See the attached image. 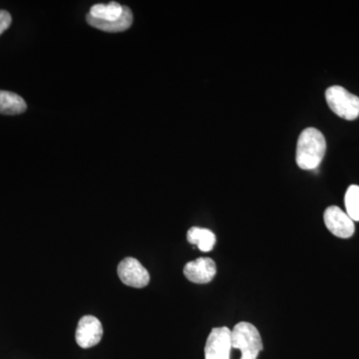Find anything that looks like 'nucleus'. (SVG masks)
I'll return each instance as SVG.
<instances>
[{"label": "nucleus", "mask_w": 359, "mask_h": 359, "mask_svg": "<svg viewBox=\"0 0 359 359\" xmlns=\"http://www.w3.org/2000/svg\"><path fill=\"white\" fill-rule=\"evenodd\" d=\"M327 151V142L320 130L308 128L299 135L297 146V163L302 170L316 169Z\"/></svg>", "instance_id": "nucleus-1"}, {"label": "nucleus", "mask_w": 359, "mask_h": 359, "mask_svg": "<svg viewBox=\"0 0 359 359\" xmlns=\"http://www.w3.org/2000/svg\"><path fill=\"white\" fill-rule=\"evenodd\" d=\"M231 348L241 351L240 359H257L264 349L259 330L250 323H238L231 330Z\"/></svg>", "instance_id": "nucleus-2"}, {"label": "nucleus", "mask_w": 359, "mask_h": 359, "mask_svg": "<svg viewBox=\"0 0 359 359\" xmlns=\"http://www.w3.org/2000/svg\"><path fill=\"white\" fill-rule=\"evenodd\" d=\"M325 99L330 109L342 119L353 121L359 116V97L351 94L341 86L330 87Z\"/></svg>", "instance_id": "nucleus-3"}, {"label": "nucleus", "mask_w": 359, "mask_h": 359, "mask_svg": "<svg viewBox=\"0 0 359 359\" xmlns=\"http://www.w3.org/2000/svg\"><path fill=\"white\" fill-rule=\"evenodd\" d=\"M231 349L230 328H212L205 342V359H231Z\"/></svg>", "instance_id": "nucleus-4"}, {"label": "nucleus", "mask_w": 359, "mask_h": 359, "mask_svg": "<svg viewBox=\"0 0 359 359\" xmlns=\"http://www.w3.org/2000/svg\"><path fill=\"white\" fill-rule=\"evenodd\" d=\"M323 219L327 230L335 237L349 238L355 231L353 219L337 205H330L325 210Z\"/></svg>", "instance_id": "nucleus-5"}, {"label": "nucleus", "mask_w": 359, "mask_h": 359, "mask_svg": "<svg viewBox=\"0 0 359 359\" xmlns=\"http://www.w3.org/2000/svg\"><path fill=\"white\" fill-rule=\"evenodd\" d=\"M117 271L121 282L128 287L142 289L147 287L150 282V275L147 269L134 257H126L123 259L118 266Z\"/></svg>", "instance_id": "nucleus-6"}, {"label": "nucleus", "mask_w": 359, "mask_h": 359, "mask_svg": "<svg viewBox=\"0 0 359 359\" xmlns=\"http://www.w3.org/2000/svg\"><path fill=\"white\" fill-rule=\"evenodd\" d=\"M102 337V323L95 316H85L78 323L75 339L81 348H91L97 346Z\"/></svg>", "instance_id": "nucleus-7"}, {"label": "nucleus", "mask_w": 359, "mask_h": 359, "mask_svg": "<svg viewBox=\"0 0 359 359\" xmlns=\"http://www.w3.org/2000/svg\"><path fill=\"white\" fill-rule=\"evenodd\" d=\"M184 275L194 283H211L217 275L216 263L210 257H199L186 264Z\"/></svg>", "instance_id": "nucleus-8"}, {"label": "nucleus", "mask_w": 359, "mask_h": 359, "mask_svg": "<svg viewBox=\"0 0 359 359\" xmlns=\"http://www.w3.org/2000/svg\"><path fill=\"white\" fill-rule=\"evenodd\" d=\"M86 20L90 25L93 26V27L97 28V29L102 30V32H122L131 27L132 23H133V13H132L131 9H130L129 7L124 6L122 16L118 20H99L92 18L89 14H87Z\"/></svg>", "instance_id": "nucleus-9"}, {"label": "nucleus", "mask_w": 359, "mask_h": 359, "mask_svg": "<svg viewBox=\"0 0 359 359\" xmlns=\"http://www.w3.org/2000/svg\"><path fill=\"white\" fill-rule=\"evenodd\" d=\"M187 240L204 252H211L217 242L216 235L212 231L199 226H193L188 231Z\"/></svg>", "instance_id": "nucleus-10"}, {"label": "nucleus", "mask_w": 359, "mask_h": 359, "mask_svg": "<svg viewBox=\"0 0 359 359\" xmlns=\"http://www.w3.org/2000/svg\"><path fill=\"white\" fill-rule=\"evenodd\" d=\"M25 99L13 92L0 90V114L18 115L25 112Z\"/></svg>", "instance_id": "nucleus-11"}, {"label": "nucleus", "mask_w": 359, "mask_h": 359, "mask_svg": "<svg viewBox=\"0 0 359 359\" xmlns=\"http://www.w3.org/2000/svg\"><path fill=\"white\" fill-rule=\"evenodd\" d=\"M124 11V6L117 2L108 4H95L90 8L89 15L96 20L103 21H115L119 20Z\"/></svg>", "instance_id": "nucleus-12"}, {"label": "nucleus", "mask_w": 359, "mask_h": 359, "mask_svg": "<svg viewBox=\"0 0 359 359\" xmlns=\"http://www.w3.org/2000/svg\"><path fill=\"white\" fill-rule=\"evenodd\" d=\"M344 204L346 214L353 222H359V186L353 185L347 189Z\"/></svg>", "instance_id": "nucleus-13"}, {"label": "nucleus", "mask_w": 359, "mask_h": 359, "mask_svg": "<svg viewBox=\"0 0 359 359\" xmlns=\"http://www.w3.org/2000/svg\"><path fill=\"white\" fill-rule=\"evenodd\" d=\"M11 21H13V18H11V13L6 11H0V35L8 29Z\"/></svg>", "instance_id": "nucleus-14"}]
</instances>
